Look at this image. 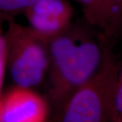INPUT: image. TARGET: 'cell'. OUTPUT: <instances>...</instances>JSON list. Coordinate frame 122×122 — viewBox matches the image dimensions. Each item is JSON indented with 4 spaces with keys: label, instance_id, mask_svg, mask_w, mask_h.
Here are the masks:
<instances>
[{
    "label": "cell",
    "instance_id": "1",
    "mask_svg": "<svg viewBox=\"0 0 122 122\" xmlns=\"http://www.w3.org/2000/svg\"><path fill=\"white\" fill-rule=\"evenodd\" d=\"M49 102L58 114L102 65V50L92 35L70 25L48 42Z\"/></svg>",
    "mask_w": 122,
    "mask_h": 122
},
{
    "label": "cell",
    "instance_id": "2",
    "mask_svg": "<svg viewBox=\"0 0 122 122\" xmlns=\"http://www.w3.org/2000/svg\"><path fill=\"white\" fill-rule=\"evenodd\" d=\"M4 37L6 68L15 86L32 89L39 86L48 73V42L14 20L8 22Z\"/></svg>",
    "mask_w": 122,
    "mask_h": 122
},
{
    "label": "cell",
    "instance_id": "3",
    "mask_svg": "<svg viewBox=\"0 0 122 122\" xmlns=\"http://www.w3.org/2000/svg\"><path fill=\"white\" fill-rule=\"evenodd\" d=\"M113 71L103 63L88 81L71 95L59 111V122L112 121L117 87Z\"/></svg>",
    "mask_w": 122,
    "mask_h": 122
},
{
    "label": "cell",
    "instance_id": "4",
    "mask_svg": "<svg viewBox=\"0 0 122 122\" xmlns=\"http://www.w3.org/2000/svg\"><path fill=\"white\" fill-rule=\"evenodd\" d=\"M48 101L32 88L17 86L0 97V122H47Z\"/></svg>",
    "mask_w": 122,
    "mask_h": 122
},
{
    "label": "cell",
    "instance_id": "5",
    "mask_svg": "<svg viewBox=\"0 0 122 122\" xmlns=\"http://www.w3.org/2000/svg\"><path fill=\"white\" fill-rule=\"evenodd\" d=\"M25 14L29 26L48 43L71 25L73 9L66 0H38Z\"/></svg>",
    "mask_w": 122,
    "mask_h": 122
},
{
    "label": "cell",
    "instance_id": "6",
    "mask_svg": "<svg viewBox=\"0 0 122 122\" xmlns=\"http://www.w3.org/2000/svg\"><path fill=\"white\" fill-rule=\"evenodd\" d=\"M38 0H0V20H14V18L24 13Z\"/></svg>",
    "mask_w": 122,
    "mask_h": 122
},
{
    "label": "cell",
    "instance_id": "7",
    "mask_svg": "<svg viewBox=\"0 0 122 122\" xmlns=\"http://www.w3.org/2000/svg\"><path fill=\"white\" fill-rule=\"evenodd\" d=\"M112 122H122V82L117 87L115 92Z\"/></svg>",
    "mask_w": 122,
    "mask_h": 122
},
{
    "label": "cell",
    "instance_id": "8",
    "mask_svg": "<svg viewBox=\"0 0 122 122\" xmlns=\"http://www.w3.org/2000/svg\"><path fill=\"white\" fill-rule=\"evenodd\" d=\"M6 69V55H0V97L1 96V90Z\"/></svg>",
    "mask_w": 122,
    "mask_h": 122
},
{
    "label": "cell",
    "instance_id": "9",
    "mask_svg": "<svg viewBox=\"0 0 122 122\" xmlns=\"http://www.w3.org/2000/svg\"><path fill=\"white\" fill-rule=\"evenodd\" d=\"M119 1H122V0H119Z\"/></svg>",
    "mask_w": 122,
    "mask_h": 122
}]
</instances>
